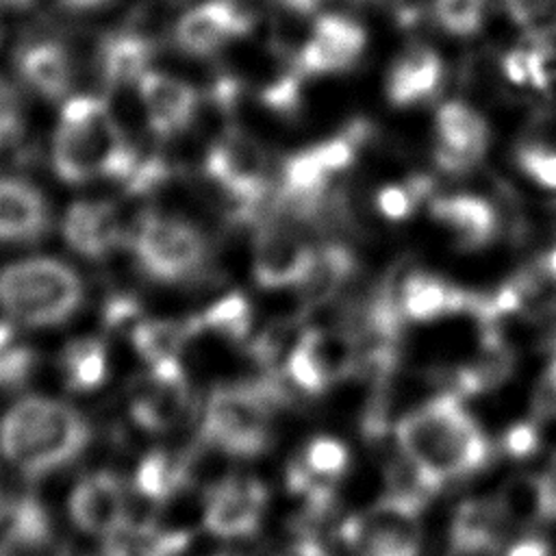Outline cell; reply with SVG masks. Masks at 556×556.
Instances as JSON below:
<instances>
[{"mask_svg": "<svg viewBox=\"0 0 556 556\" xmlns=\"http://www.w3.org/2000/svg\"><path fill=\"white\" fill-rule=\"evenodd\" d=\"M0 556H37V554L22 552V549H15V547H9V545L0 543Z\"/></svg>", "mask_w": 556, "mask_h": 556, "instance_id": "cell-48", "label": "cell"}, {"mask_svg": "<svg viewBox=\"0 0 556 556\" xmlns=\"http://www.w3.org/2000/svg\"><path fill=\"white\" fill-rule=\"evenodd\" d=\"M156 43L139 30H115L98 48L100 78L109 89L137 83L152 63Z\"/></svg>", "mask_w": 556, "mask_h": 556, "instance_id": "cell-25", "label": "cell"}, {"mask_svg": "<svg viewBox=\"0 0 556 556\" xmlns=\"http://www.w3.org/2000/svg\"><path fill=\"white\" fill-rule=\"evenodd\" d=\"M341 539L352 556H419V497L393 493L348 517Z\"/></svg>", "mask_w": 556, "mask_h": 556, "instance_id": "cell-7", "label": "cell"}, {"mask_svg": "<svg viewBox=\"0 0 556 556\" xmlns=\"http://www.w3.org/2000/svg\"><path fill=\"white\" fill-rule=\"evenodd\" d=\"M61 232L76 254L91 261L106 258L126 239L119 211L106 200L74 202L63 215Z\"/></svg>", "mask_w": 556, "mask_h": 556, "instance_id": "cell-18", "label": "cell"}, {"mask_svg": "<svg viewBox=\"0 0 556 556\" xmlns=\"http://www.w3.org/2000/svg\"><path fill=\"white\" fill-rule=\"evenodd\" d=\"M404 465L426 489L478 471L489 458V439L476 417L452 395L434 397L395 428Z\"/></svg>", "mask_w": 556, "mask_h": 556, "instance_id": "cell-1", "label": "cell"}, {"mask_svg": "<svg viewBox=\"0 0 556 556\" xmlns=\"http://www.w3.org/2000/svg\"><path fill=\"white\" fill-rule=\"evenodd\" d=\"M426 191H428L426 180H410L404 185H387L376 193V206L387 219L400 222L413 213V208L417 206V202L424 198Z\"/></svg>", "mask_w": 556, "mask_h": 556, "instance_id": "cell-36", "label": "cell"}, {"mask_svg": "<svg viewBox=\"0 0 556 556\" xmlns=\"http://www.w3.org/2000/svg\"><path fill=\"white\" fill-rule=\"evenodd\" d=\"M350 365V354L343 341L311 330L298 339L289 358L287 374L304 391L315 393L326 389Z\"/></svg>", "mask_w": 556, "mask_h": 556, "instance_id": "cell-21", "label": "cell"}, {"mask_svg": "<svg viewBox=\"0 0 556 556\" xmlns=\"http://www.w3.org/2000/svg\"><path fill=\"white\" fill-rule=\"evenodd\" d=\"M89 424L65 402L24 397L0 421V452L22 473L39 478L83 454Z\"/></svg>", "mask_w": 556, "mask_h": 556, "instance_id": "cell-3", "label": "cell"}, {"mask_svg": "<svg viewBox=\"0 0 556 556\" xmlns=\"http://www.w3.org/2000/svg\"><path fill=\"white\" fill-rule=\"evenodd\" d=\"M202 439L230 456L252 458L271 441L269 395L256 384L213 389L202 415Z\"/></svg>", "mask_w": 556, "mask_h": 556, "instance_id": "cell-6", "label": "cell"}, {"mask_svg": "<svg viewBox=\"0 0 556 556\" xmlns=\"http://www.w3.org/2000/svg\"><path fill=\"white\" fill-rule=\"evenodd\" d=\"M430 215L447 226L463 248H480L497 235V215L491 202L478 195L458 193L439 198L430 204Z\"/></svg>", "mask_w": 556, "mask_h": 556, "instance_id": "cell-26", "label": "cell"}, {"mask_svg": "<svg viewBox=\"0 0 556 556\" xmlns=\"http://www.w3.org/2000/svg\"><path fill=\"white\" fill-rule=\"evenodd\" d=\"M354 274V256L343 245H326L313 252L311 267L300 282L308 302H324Z\"/></svg>", "mask_w": 556, "mask_h": 556, "instance_id": "cell-32", "label": "cell"}, {"mask_svg": "<svg viewBox=\"0 0 556 556\" xmlns=\"http://www.w3.org/2000/svg\"><path fill=\"white\" fill-rule=\"evenodd\" d=\"M65 9H72V11H93V9H100L104 7L106 2L111 0H59Z\"/></svg>", "mask_w": 556, "mask_h": 556, "instance_id": "cell-45", "label": "cell"}, {"mask_svg": "<svg viewBox=\"0 0 556 556\" xmlns=\"http://www.w3.org/2000/svg\"><path fill=\"white\" fill-rule=\"evenodd\" d=\"M198 332L195 317L191 319H139L130 330V341L137 354L148 363H174L180 358L185 343Z\"/></svg>", "mask_w": 556, "mask_h": 556, "instance_id": "cell-29", "label": "cell"}, {"mask_svg": "<svg viewBox=\"0 0 556 556\" xmlns=\"http://www.w3.org/2000/svg\"><path fill=\"white\" fill-rule=\"evenodd\" d=\"M350 469V450L334 437H315L300 447L287 469L289 489L308 500H328Z\"/></svg>", "mask_w": 556, "mask_h": 556, "instance_id": "cell-16", "label": "cell"}, {"mask_svg": "<svg viewBox=\"0 0 556 556\" xmlns=\"http://www.w3.org/2000/svg\"><path fill=\"white\" fill-rule=\"evenodd\" d=\"M137 89L146 122L156 137H176L195 119L200 96L189 83L163 72L148 70L137 80Z\"/></svg>", "mask_w": 556, "mask_h": 556, "instance_id": "cell-17", "label": "cell"}, {"mask_svg": "<svg viewBox=\"0 0 556 556\" xmlns=\"http://www.w3.org/2000/svg\"><path fill=\"white\" fill-rule=\"evenodd\" d=\"M137 315H139V304L132 298H128V295H115L104 306V321L111 328L124 326V324L132 321Z\"/></svg>", "mask_w": 556, "mask_h": 556, "instance_id": "cell-41", "label": "cell"}, {"mask_svg": "<svg viewBox=\"0 0 556 556\" xmlns=\"http://www.w3.org/2000/svg\"><path fill=\"white\" fill-rule=\"evenodd\" d=\"M139 159L109 104L98 96H76L63 104L52 139V167L67 185L96 178L124 180Z\"/></svg>", "mask_w": 556, "mask_h": 556, "instance_id": "cell-2", "label": "cell"}, {"mask_svg": "<svg viewBox=\"0 0 556 556\" xmlns=\"http://www.w3.org/2000/svg\"><path fill=\"white\" fill-rule=\"evenodd\" d=\"M545 269H547V274L556 280V245L552 248V252H549L547 258H545Z\"/></svg>", "mask_w": 556, "mask_h": 556, "instance_id": "cell-47", "label": "cell"}, {"mask_svg": "<svg viewBox=\"0 0 556 556\" xmlns=\"http://www.w3.org/2000/svg\"><path fill=\"white\" fill-rule=\"evenodd\" d=\"M434 15L450 35L469 37L482 26L484 0H434Z\"/></svg>", "mask_w": 556, "mask_h": 556, "instance_id": "cell-35", "label": "cell"}, {"mask_svg": "<svg viewBox=\"0 0 556 556\" xmlns=\"http://www.w3.org/2000/svg\"><path fill=\"white\" fill-rule=\"evenodd\" d=\"M510 20L536 35L556 33V0H506Z\"/></svg>", "mask_w": 556, "mask_h": 556, "instance_id": "cell-37", "label": "cell"}, {"mask_svg": "<svg viewBox=\"0 0 556 556\" xmlns=\"http://www.w3.org/2000/svg\"><path fill=\"white\" fill-rule=\"evenodd\" d=\"M204 172L235 204L237 215L245 217L265 198L269 165L265 148L248 132L228 128L206 152Z\"/></svg>", "mask_w": 556, "mask_h": 556, "instance_id": "cell-8", "label": "cell"}, {"mask_svg": "<svg viewBox=\"0 0 556 556\" xmlns=\"http://www.w3.org/2000/svg\"><path fill=\"white\" fill-rule=\"evenodd\" d=\"M2 513H4V504H2V495H0V517H2Z\"/></svg>", "mask_w": 556, "mask_h": 556, "instance_id": "cell-51", "label": "cell"}, {"mask_svg": "<svg viewBox=\"0 0 556 556\" xmlns=\"http://www.w3.org/2000/svg\"><path fill=\"white\" fill-rule=\"evenodd\" d=\"M495 502L508 528H530L556 517V482L541 476L510 480Z\"/></svg>", "mask_w": 556, "mask_h": 556, "instance_id": "cell-28", "label": "cell"}, {"mask_svg": "<svg viewBox=\"0 0 556 556\" xmlns=\"http://www.w3.org/2000/svg\"><path fill=\"white\" fill-rule=\"evenodd\" d=\"M267 510V489L252 476H228L215 482L202 508L204 528L222 539L252 536Z\"/></svg>", "mask_w": 556, "mask_h": 556, "instance_id": "cell-12", "label": "cell"}, {"mask_svg": "<svg viewBox=\"0 0 556 556\" xmlns=\"http://www.w3.org/2000/svg\"><path fill=\"white\" fill-rule=\"evenodd\" d=\"M504 556H554V552L547 545V541H543L539 536H523V539H517L504 552Z\"/></svg>", "mask_w": 556, "mask_h": 556, "instance_id": "cell-42", "label": "cell"}, {"mask_svg": "<svg viewBox=\"0 0 556 556\" xmlns=\"http://www.w3.org/2000/svg\"><path fill=\"white\" fill-rule=\"evenodd\" d=\"M356 139L358 130L343 132L289 156L280 182V202H285V208L293 215H311L317 202H321L330 176L354 161Z\"/></svg>", "mask_w": 556, "mask_h": 556, "instance_id": "cell-9", "label": "cell"}, {"mask_svg": "<svg viewBox=\"0 0 556 556\" xmlns=\"http://www.w3.org/2000/svg\"><path fill=\"white\" fill-rule=\"evenodd\" d=\"M172 2H187V0H172Z\"/></svg>", "mask_w": 556, "mask_h": 556, "instance_id": "cell-53", "label": "cell"}, {"mask_svg": "<svg viewBox=\"0 0 556 556\" xmlns=\"http://www.w3.org/2000/svg\"><path fill=\"white\" fill-rule=\"evenodd\" d=\"M276 2L282 4L289 11H295V13H311L319 4V0H276Z\"/></svg>", "mask_w": 556, "mask_h": 556, "instance_id": "cell-46", "label": "cell"}, {"mask_svg": "<svg viewBox=\"0 0 556 556\" xmlns=\"http://www.w3.org/2000/svg\"><path fill=\"white\" fill-rule=\"evenodd\" d=\"M37 365L35 350L11 321H0V389H20Z\"/></svg>", "mask_w": 556, "mask_h": 556, "instance_id": "cell-33", "label": "cell"}, {"mask_svg": "<svg viewBox=\"0 0 556 556\" xmlns=\"http://www.w3.org/2000/svg\"><path fill=\"white\" fill-rule=\"evenodd\" d=\"M534 445V432L530 428H517L510 432V439H508V447L513 452H519V454H526L530 447Z\"/></svg>", "mask_w": 556, "mask_h": 556, "instance_id": "cell-44", "label": "cell"}, {"mask_svg": "<svg viewBox=\"0 0 556 556\" xmlns=\"http://www.w3.org/2000/svg\"><path fill=\"white\" fill-rule=\"evenodd\" d=\"M276 556H330L317 541L311 539H302L291 543L289 547H285L282 552H278Z\"/></svg>", "mask_w": 556, "mask_h": 556, "instance_id": "cell-43", "label": "cell"}, {"mask_svg": "<svg viewBox=\"0 0 556 556\" xmlns=\"http://www.w3.org/2000/svg\"><path fill=\"white\" fill-rule=\"evenodd\" d=\"M350 2H356V4H378V2H384V0H350Z\"/></svg>", "mask_w": 556, "mask_h": 556, "instance_id": "cell-50", "label": "cell"}, {"mask_svg": "<svg viewBox=\"0 0 556 556\" xmlns=\"http://www.w3.org/2000/svg\"><path fill=\"white\" fill-rule=\"evenodd\" d=\"M508 521L493 500H469L465 502L452 521V549L458 556H491L500 549Z\"/></svg>", "mask_w": 556, "mask_h": 556, "instance_id": "cell-24", "label": "cell"}, {"mask_svg": "<svg viewBox=\"0 0 556 556\" xmlns=\"http://www.w3.org/2000/svg\"><path fill=\"white\" fill-rule=\"evenodd\" d=\"M367 35L345 15H321L306 39L298 67L302 74H332L350 70L363 54Z\"/></svg>", "mask_w": 556, "mask_h": 556, "instance_id": "cell-15", "label": "cell"}, {"mask_svg": "<svg viewBox=\"0 0 556 556\" xmlns=\"http://www.w3.org/2000/svg\"><path fill=\"white\" fill-rule=\"evenodd\" d=\"M187 482V458L167 452H150L137 469L135 493L148 502H167Z\"/></svg>", "mask_w": 556, "mask_h": 556, "instance_id": "cell-31", "label": "cell"}, {"mask_svg": "<svg viewBox=\"0 0 556 556\" xmlns=\"http://www.w3.org/2000/svg\"><path fill=\"white\" fill-rule=\"evenodd\" d=\"M534 408L543 417H556V356L543 369L536 391H534Z\"/></svg>", "mask_w": 556, "mask_h": 556, "instance_id": "cell-40", "label": "cell"}, {"mask_svg": "<svg viewBox=\"0 0 556 556\" xmlns=\"http://www.w3.org/2000/svg\"><path fill=\"white\" fill-rule=\"evenodd\" d=\"M128 410L137 426L165 432L185 421L191 410V387L180 361L148 365L128 387Z\"/></svg>", "mask_w": 556, "mask_h": 556, "instance_id": "cell-10", "label": "cell"}, {"mask_svg": "<svg viewBox=\"0 0 556 556\" xmlns=\"http://www.w3.org/2000/svg\"><path fill=\"white\" fill-rule=\"evenodd\" d=\"M24 130V111L17 89L0 76V148L15 143Z\"/></svg>", "mask_w": 556, "mask_h": 556, "instance_id": "cell-39", "label": "cell"}, {"mask_svg": "<svg viewBox=\"0 0 556 556\" xmlns=\"http://www.w3.org/2000/svg\"><path fill=\"white\" fill-rule=\"evenodd\" d=\"M473 304V298L437 274L415 271L402 285L400 313L413 321H430Z\"/></svg>", "mask_w": 556, "mask_h": 556, "instance_id": "cell-27", "label": "cell"}, {"mask_svg": "<svg viewBox=\"0 0 556 556\" xmlns=\"http://www.w3.org/2000/svg\"><path fill=\"white\" fill-rule=\"evenodd\" d=\"M250 28L252 15L235 0H206L176 22L174 41L191 56H211Z\"/></svg>", "mask_w": 556, "mask_h": 556, "instance_id": "cell-14", "label": "cell"}, {"mask_svg": "<svg viewBox=\"0 0 556 556\" xmlns=\"http://www.w3.org/2000/svg\"><path fill=\"white\" fill-rule=\"evenodd\" d=\"M70 517L87 534L113 539L132 526V493L113 471L85 476L70 493Z\"/></svg>", "mask_w": 556, "mask_h": 556, "instance_id": "cell-11", "label": "cell"}, {"mask_svg": "<svg viewBox=\"0 0 556 556\" xmlns=\"http://www.w3.org/2000/svg\"><path fill=\"white\" fill-rule=\"evenodd\" d=\"M61 374L70 391L87 393L98 389L109 374L104 341L96 337L70 341L61 354Z\"/></svg>", "mask_w": 556, "mask_h": 556, "instance_id": "cell-30", "label": "cell"}, {"mask_svg": "<svg viewBox=\"0 0 556 556\" xmlns=\"http://www.w3.org/2000/svg\"><path fill=\"white\" fill-rule=\"evenodd\" d=\"M519 167L541 187L556 189V148L526 143L517 150Z\"/></svg>", "mask_w": 556, "mask_h": 556, "instance_id": "cell-38", "label": "cell"}, {"mask_svg": "<svg viewBox=\"0 0 556 556\" xmlns=\"http://www.w3.org/2000/svg\"><path fill=\"white\" fill-rule=\"evenodd\" d=\"M137 267L156 282H185L198 276L208 261V243L187 219L146 213L128 235Z\"/></svg>", "mask_w": 556, "mask_h": 556, "instance_id": "cell-5", "label": "cell"}, {"mask_svg": "<svg viewBox=\"0 0 556 556\" xmlns=\"http://www.w3.org/2000/svg\"><path fill=\"white\" fill-rule=\"evenodd\" d=\"M313 248L282 217H269L261 224L254 237L252 274L263 289H285L304 280Z\"/></svg>", "mask_w": 556, "mask_h": 556, "instance_id": "cell-13", "label": "cell"}, {"mask_svg": "<svg viewBox=\"0 0 556 556\" xmlns=\"http://www.w3.org/2000/svg\"><path fill=\"white\" fill-rule=\"evenodd\" d=\"M198 330H215L228 339H241L250 326V306L243 295L230 293L211 304L204 315L195 317Z\"/></svg>", "mask_w": 556, "mask_h": 556, "instance_id": "cell-34", "label": "cell"}, {"mask_svg": "<svg viewBox=\"0 0 556 556\" xmlns=\"http://www.w3.org/2000/svg\"><path fill=\"white\" fill-rule=\"evenodd\" d=\"M46 195L20 176H0V243H35L50 230Z\"/></svg>", "mask_w": 556, "mask_h": 556, "instance_id": "cell-20", "label": "cell"}, {"mask_svg": "<svg viewBox=\"0 0 556 556\" xmlns=\"http://www.w3.org/2000/svg\"><path fill=\"white\" fill-rule=\"evenodd\" d=\"M33 0H0V7L4 9H26Z\"/></svg>", "mask_w": 556, "mask_h": 556, "instance_id": "cell-49", "label": "cell"}, {"mask_svg": "<svg viewBox=\"0 0 556 556\" xmlns=\"http://www.w3.org/2000/svg\"><path fill=\"white\" fill-rule=\"evenodd\" d=\"M15 67L20 78L46 100H63L74 80L72 56L54 39H37L17 50Z\"/></svg>", "mask_w": 556, "mask_h": 556, "instance_id": "cell-22", "label": "cell"}, {"mask_svg": "<svg viewBox=\"0 0 556 556\" xmlns=\"http://www.w3.org/2000/svg\"><path fill=\"white\" fill-rule=\"evenodd\" d=\"M443 80V61L428 46H410L391 65L387 98L393 106H413L430 100Z\"/></svg>", "mask_w": 556, "mask_h": 556, "instance_id": "cell-23", "label": "cell"}, {"mask_svg": "<svg viewBox=\"0 0 556 556\" xmlns=\"http://www.w3.org/2000/svg\"><path fill=\"white\" fill-rule=\"evenodd\" d=\"M215 556H235V554H215Z\"/></svg>", "mask_w": 556, "mask_h": 556, "instance_id": "cell-52", "label": "cell"}, {"mask_svg": "<svg viewBox=\"0 0 556 556\" xmlns=\"http://www.w3.org/2000/svg\"><path fill=\"white\" fill-rule=\"evenodd\" d=\"M489 126L463 102H445L437 113V163L447 172L473 167L486 152Z\"/></svg>", "mask_w": 556, "mask_h": 556, "instance_id": "cell-19", "label": "cell"}, {"mask_svg": "<svg viewBox=\"0 0 556 556\" xmlns=\"http://www.w3.org/2000/svg\"><path fill=\"white\" fill-rule=\"evenodd\" d=\"M83 300V278L65 261L28 256L0 269V308L15 324L59 326L80 308Z\"/></svg>", "mask_w": 556, "mask_h": 556, "instance_id": "cell-4", "label": "cell"}]
</instances>
